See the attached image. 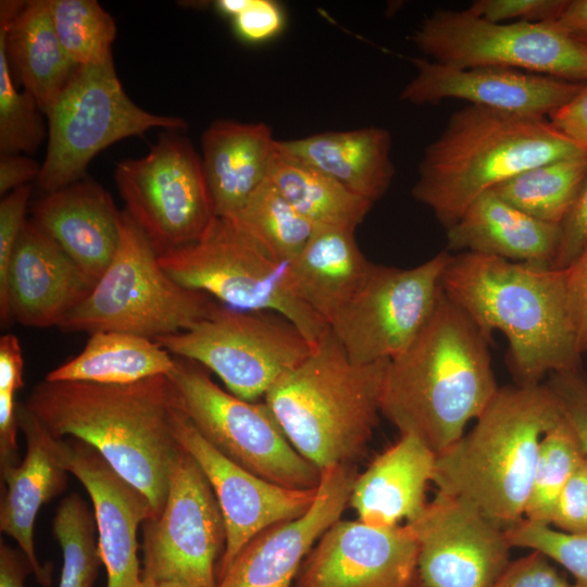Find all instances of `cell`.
<instances>
[{
    "instance_id": "cell-50",
    "label": "cell",
    "mask_w": 587,
    "mask_h": 587,
    "mask_svg": "<svg viewBox=\"0 0 587 587\" xmlns=\"http://www.w3.org/2000/svg\"><path fill=\"white\" fill-rule=\"evenodd\" d=\"M33 573L32 564L20 548L0 544V587H25V578Z\"/></svg>"
},
{
    "instance_id": "cell-38",
    "label": "cell",
    "mask_w": 587,
    "mask_h": 587,
    "mask_svg": "<svg viewBox=\"0 0 587 587\" xmlns=\"http://www.w3.org/2000/svg\"><path fill=\"white\" fill-rule=\"evenodd\" d=\"M34 97L13 82L4 43L0 40V155L34 153L46 137Z\"/></svg>"
},
{
    "instance_id": "cell-19",
    "label": "cell",
    "mask_w": 587,
    "mask_h": 587,
    "mask_svg": "<svg viewBox=\"0 0 587 587\" xmlns=\"http://www.w3.org/2000/svg\"><path fill=\"white\" fill-rule=\"evenodd\" d=\"M415 76L399 99L415 105L459 99L510 114L545 118L569 103L585 83L499 67L460 68L414 58Z\"/></svg>"
},
{
    "instance_id": "cell-18",
    "label": "cell",
    "mask_w": 587,
    "mask_h": 587,
    "mask_svg": "<svg viewBox=\"0 0 587 587\" xmlns=\"http://www.w3.org/2000/svg\"><path fill=\"white\" fill-rule=\"evenodd\" d=\"M292 587H423L417 540L408 524L339 519L308 553Z\"/></svg>"
},
{
    "instance_id": "cell-26",
    "label": "cell",
    "mask_w": 587,
    "mask_h": 587,
    "mask_svg": "<svg viewBox=\"0 0 587 587\" xmlns=\"http://www.w3.org/2000/svg\"><path fill=\"white\" fill-rule=\"evenodd\" d=\"M0 40L12 73L46 114L79 67L59 40L48 0H2Z\"/></svg>"
},
{
    "instance_id": "cell-54",
    "label": "cell",
    "mask_w": 587,
    "mask_h": 587,
    "mask_svg": "<svg viewBox=\"0 0 587 587\" xmlns=\"http://www.w3.org/2000/svg\"><path fill=\"white\" fill-rule=\"evenodd\" d=\"M138 587H157V583L151 577L142 574V578Z\"/></svg>"
},
{
    "instance_id": "cell-33",
    "label": "cell",
    "mask_w": 587,
    "mask_h": 587,
    "mask_svg": "<svg viewBox=\"0 0 587 587\" xmlns=\"http://www.w3.org/2000/svg\"><path fill=\"white\" fill-rule=\"evenodd\" d=\"M587 175V154L526 170L491 191L520 211L560 225Z\"/></svg>"
},
{
    "instance_id": "cell-29",
    "label": "cell",
    "mask_w": 587,
    "mask_h": 587,
    "mask_svg": "<svg viewBox=\"0 0 587 587\" xmlns=\"http://www.w3.org/2000/svg\"><path fill=\"white\" fill-rule=\"evenodd\" d=\"M276 145L373 203L385 195L395 175L391 135L380 126L317 133Z\"/></svg>"
},
{
    "instance_id": "cell-30",
    "label": "cell",
    "mask_w": 587,
    "mask_h": 587,
    "mask_svg": "<svg viewBox=\"0 0 587 587\" xmlns=\"http://www.w3.org/2000/svg\"><path fill=\"white\" fill-rule=\"evenodd\" d=\"M354 232L314 227L302 251L288 263L297 296L328 326L359 289L373 264L361 252Z\"/></svg>"
},
{
    "instance_id": "cell-25",
    "label": "cell",
    "mask_w": 587,
    "mask_h": 587,
    "mask_svg": "<svg viewBox=\"0 0 587 587\" xmlns=\"http://www.w3.org/2000/svg\"><path fill=\"white\" fill-rule=\"evenodd\" d=\"M436 454L417 437L400 438L357 476L349 504L358 520L374 527H391L416 520L427 505L426 490Z\"/></svg>"
},
{
    "instance_id": "cell-47",
    "label": "cell",
    "mask_w": 587,
    "mask_h": 587,
    "mask_svg": "<svg viewBox=\"0 0 587 587\" xmlns=\"http://www.w3.org/2000/svg\"><path fill=\"white\" fill-rule=\"evenodd\" d=\"M564 271L567 307L582 354L587 355V246Z\"/></svg>"
},
{
    "instance_id": "cell-12",
    "label": "cell",
    "mask_w": 587,
    "mask_h": 587,
    "mask_svg": "<svg viewBox=\"0 0 587 587\" xmlns=\"http://www.w3.org/2000/svg\"><path fill=\"white\" fill-rule=\"evenodd\" d=\"M410 39L433 61L449 66L520 70L587 83V45L555 22L497 23L469 9H439Z\"/></svg>"
},
{
    "instance_id": "cell-15",
    "label": "cell",
    "mask_w": 587,
    "mask_h": 587,
    "mask_svg": "<svg viewBox=\"0 0 587 587\" xmlns=\"http://www.w3.org/2000/svg\"><path fill=\"white\" fill-rule=\"evenodd\" d=\"M143 571L155 583L216 587L226 541L225 524L203 472L182 447L170 474L165 504L142 524Z\"/></svg>"
},
{
    "instance_id": "cell-9",
    "label": "cell",
    "mask_w": 587,
    "mask_h": 587,
    "mask_svg": "<svg viewBox=\"0 0 587 587\" xmlns=\"http://www.w3.org/2000/svg\"><path fill=\"white\" fill-rule=\"evenodd\" d=\"M48 145L37 185L45 193L82 178L90 161L112 143L151 128L185 130L177 116L150 113L125 92L112 57L77 68L46 113Z\"/></svg>"
},
{
    "instance_id": "cell-49",
    "label": "cell",
    "mask_w": 587,
    "mask_h": 587,
    "mask_svg": "<svg viewBox=\"0 0 587 587\" xmlns=\"http://www.w3.org/2000/svg\"><path fill=\"white\" fill-rule=\"evenodd\" d=\"M41 165L22 154L0 157V195L4 197L12 190L38 178Z\"/></svg>"
},
{
    "instance_id": "cell-40",
    "label": "cell",
    "mask_w": 587,
    "mask_h": 587,
    "mask_svg": "<svg viewBox=\"0 0 587 587\" xmlns=\"http://www.w3.org/2000/svg\"><path fill=\"white\" fill-rule=\"evenodd\" d=\"M567 0H476L470 11L497 23L555 22Z\"/></svg>"
},
{
    "instance_id": "cell-17",
    "label": "cell",
    "mask_w": 587,
    "mask_h": 587,
    "mask_svg": "<svg viewBox=\"0 0 587 587\" xmlns=\"http://www.w3.org/2000/svg\"><path fill=\"white\" fill-rule=\"evenodd\" d=\"M172 428L178 445L192 457L210 483L223 514L226 541L217 579L254 536L274 524L301 516L313 504L317 488H287L243 469L199 433L176 400Z\"/></svg>"
},
{
    "instance_id": "cell-6",
    "label": "cell",
    "mask_w": 587,
    "mask_h": 587,
    "mask_svg": "<svg viewBox=\"0 0 587 587\" xmlns=\"http://www.w3.org/2000/svg\"><path fill=\"white\" fill-rule=\"evenodd\" d=\"M389 361L357 364L330 328L264 396L294 448L320 471L352 464L377 425Z\"/></svg>"
},
{
    "instance_id": "cell-52",
    "label": "cell",
    "mask_w": 587,
    "mask_h": 587,
    "mask_svg": "<svg viewBox=\"0 0 587 587\" xmlns=\"http://www.w3.org/2000/svg\"><path fill=\"white\" fill-rule=\"evenodd\" d=\"M252 0H217L215 1V8L224 15L237 17L240 15L251 3Z\"/></svg>"
},
{
    "instance_id": "cell-16",
    "label": "cell",
    "mask_w": 587,
    "mask_h": 587,
    "mask_svg": "<svg viewBox=\"0 0 587 587\" xmlns=\"http://www.w3.org/2000/svg\"><path fill=\"white\" fill-rule=\"evenodd\" d=\"M408 525L423 587H492L511 562L505 530L462 498L437 491Z\"/></svg>"
},
{
    "instance_id": "cell-21",
    "label": "cell",
    "mask_w": 587,
    "mask_h": 587,
    "mask_svg": "<svg viewBox=\"0 0 587 587\" xmlns=\"http://www.w3.org/2000/svg\"><path fill=\"white\" fill-rule=\"evenodd\" d=\"M65 463L92 501L107 587H138L142 572L137 530L152 516L148 498L83 440L65 439Z\"/></svg>"
},
{
    "instance_id": "cell-23",
    "label": "cell",
    "mask_w": 587,
    "mask_h": 587,
    "mask_svg": "<svg viewBox=\"0 0 587 587\" xmlns=\"http://www.w3.org/2000/svg\"><path fill=\"white\" fill-rule=\"evenodd\" d=\"M18 428L26 452L18 465L1 466L0 530L12 537L28 558L38 584L50 587L52 565L41 564L35 552L34 525L40 508L62 494L70 472L65 463V439L54 437L27 409L17 403Z\"/></svg>"
},
{
    "instance_id": "cell-44",
    "label": "cell",
    "mask_w": 587,
    "mask_h": 587,
    "mask_svg": "<svg viewBox=\"0 0 587 587\" xmlns=\"http://www.w3.org/2000/svg\"><path fill=\"white\" fill-rule=\"evenodd\" d=\"M554 528L587 534V463L576 470L561 491L551 516Z\"/></svg>"
},
{
    "instance_id": "cell-43",
    "label": "cell",
    "mask_w": 587,
    "mask_h": 587,
    "mask_svg": "<svg viewBox=\"0 0 587 587\" xmlns=\"http://www.w3.org/2000/svg\"><path fill=\"white\" fill-rule=\"evenodd\" d=\"M492 587H572L567 578L537 551L511 561Z\"/></svg>"
},
{
    "instance_id": "cell-24",
    "label": "cell",
    "mask_w": 587,
    "mask_h": 587,
    "mask_svg": "<svg viewBox=\"0 0 587 587\" xmlns=\"http://www.w3.org/2000/svg\"><path fill=\"white\" fill-rule=\"evenodd\" d=\"M33 221L48 234L95 286L117 250L122 212L111 195L82 178L45 193L32 209Z\"/></svg>"
},
{
    "instance_id": "cell-34",
    "label": "cell",
    "mask_w": 587,
    "mask_h": 587,
    "mask_svg": "<svg viewBox=\"0 0 587 587\" xmlns=\"http://www.w3.org/2000/svg\"><path fill=\"white\" fill-rule=\"evenodd\" d=\"M277 262L288 264L309 241L314 226L266 178L233 218Z\"/></svg>"
},
{
    "instance_id": "cell-1",
    "label": "cell",
    "mask_w": 587,
    "mask_h": 587,
    "mask_svg": "<svg viewBox=\"0 0 587 587\" xmlns=\"http://www.w3.org/2000/svg\"><path fill=\"white\" fill-rule=\"evenodd\" d=\"M488 340L441 290L420 334L387 364L380 413L400 435L417 437L436 455L445 451L499 389Z\"/></svg>"
},
{
    "instance_id": "cell-5",
    "label": "cell",
    "mask_w": 587,
    "mask_h": 587,
    "mask_svg": "<svg viewBox=\"0 0 587 587\" xmlns=\"http://www.w3.org/2000/svg\"><path fill=\"white\" fill-rule=\"evenodd\" d=\"M562 417L547 383L499 387L470 432L436 455L433 483L508 530L524 520L541 438Z\"/></svg>"
},
{
    "instance_id": "cell-14",
    "label": "cell",
    "mask_w": 587,
    "mask_h": 587,
    "mask_svg": "<svg viewBox=\"0 0 587 587\" xmlns=\"http://www.w3.org/2000/svg\"><path fill=\"white\" fill-rule=\"evenodd\" d=\"M448 250L409 268L372 264L329 328L357 364L390 361L420 334L441 294Z\"/></svg>"
},
{
    "instance_id": "cell-31",
    "label": "cell",
    "mask_w": 587,
    "mask_h": 587,
    "mask_svg": "<svg viewBox=\"0 0 587 587\" xmlns=\"http://www.w3.org/2000/svg\"><path fill=\"white\" fill-rule=\"evenodd\" d=\"M173 367L174 355L155 340L105 330L90 334L82 352L49 372L45 379L125 385L166 376Z\"/></svg>"
},
{
    "instance_id": "cell-46",
    "label": "cell",
    "mask_w": 587,
    "mask_h": 587,
    "mask_svg": "<svg viewBox=\"0 0 587 587\" xmlns=\"http://www.w3.org/2000/svg\"><path fill=\"white\" fill-rule=\"evenodd\" d=\"M285 14L273 0H252L250 5L234 18L237 35L248 42L270 40L284 28Z\"/></svg>"
},
{
    "instance_id": "cell-8",
    "label": "cell",
    "mask_w": 587,
    "mask_h": 587,
    "mask_svg": "<svg viewBox=\"0 0 587 587\" xmlns=\"http://www.w3.org/2000/svg\"><path fill=\"white\" fill-rule=\"evenodd\" d=\"M158 260L176 283L223 305L284 316L312 346L329 330L297 296L288 264L273 259L228 218L216 216L198 240L162 253Z\"/></svg>"
},
{
    "instance_id": "cell-11",
    "label": "cell",
    "mask_w": 587,
    "mask_h": 587,
    "mask_svg": "<svg viewBox=\"0 0 587 587\" xmlns=\"http://www.w3.org/2000/svg\"><path fill=\"white\" fill-rule=\"evenodd\" d=\"M153 340L171 354L199 363L229 392L251 402L264 397L315 347L279 314L223 304L189 329Z\"/></svg>"
},
{
    "instance_id": "cell-28",
    "label": "cell",
    "mask_w": 587,
    "mask_h": 587,
    "mask_svg": "<svg viewBox=\"0 0 587 587\" xmlns=\"http://www.w3.org/2000/svg\"><path fill=\"white\" fill-rule=\"evenodd\" d=\"M560 225L539 221L491 190L479 196L447 228V250L475 252L511 262L552 267Z\"/></svg>"
},
{
    "instance_id": "cell-4",
    "label": "cell",
    "mask_w": 587,
    "mask_h": 587,
    "mask_svg": "<svg viewBox=\"0 0 587 587\" xmlns=\"http://www.w3.org/2000/svg\"><path fill=\"white\" fill-rule=\"evenodd\" d=\"M585 154L587 148L546 118L469 104L425 148L412 195L447 229L479 196L515 175Z\"/></svg>"
},
{
    "instance_id": "cell-3",
    "label": "cell",
    "mask_w": 587,
    "mask_h": 587,
    "mask_svg": "<svg viewBox=\"0 0 587 587\" xmlns=\"http://www.w3.org/2000/svg\"><path fill=\"white\" fill-rule=\"evenodd\" d=\"M441 287L488 338L507 337L515 384L580 370L563 270L465 251L451 257Z\"/></svg>"
},
{
    "instance_id": "cell-10",
    "label": "cell",
    "mask_w": 587,
    "mask_h": 587,
    "mask_svg": "<svg viewBox=\"0 0 587 587\" xmlns=\"http://www.w3.org/2000/svg\"><path fill=\"white\" fill-rule=\"evenodd\" d=\"M166 376L178 408L224 455L271 483L317 488L321 471L294 448L265 402L236 397L205 367L176 355Z\"/></svg>"
},
{
    "instance_id": "cell-7",
    "label": "cell",
    "mask_w": 587,
    "mask_h": 587,
    "mask_svg": "<svg viewBox=\"0 0 587 587\" xmlns=\"http://www.w3.org/2000/svg\"><path fill=\"white\" fill-rule=\"evenodd\" d=\"M220 304L182 286L161 267L147 236L122 211L110 265L89 295L59 324L64 332H123L155 339L189 329Z\"/></svg>"
},
{
    "instance_id": "cell-2",
    "label": "cell",
    "mask_w": 587,
    "mask_h": 587,
    "mask_svg": "<svg viewBox=\"0 0 587 587\" xmlns=\"http://www.w3.org/2000/svg\"><path fill=\"white\" fill-rule=\"evenodd\" d=\"M25 405L57 438L93 447L149 500L157 520L180 446L172 428L175 396L165 375L125 385L43 379Z\"/></svg>"
},
{
    "instance_id": "cell-51",
    "label": "cell",
    "mask_w": 587,
    "mask_h": 587,
    "mask_svg": "<svg viewBox=\"0 0 587 587\" xmlns=\"http://www.w3.org/2000/svg\"><path fill=\"white\" fill-rule=\"evenodd\" d=\"M555 23L573 38L587 41V0H567Z\"/></svg>"
},
{
    "instance_id": "cell-35",
    "label": "cell",
    "mask_w": 587,
    "mask_h": 587,
    "mask_svg": "<svg viewBox=\"0 0 587 587\" xmlns=\"http://www.w3.org/2000/svg\"><path fill=\"white\" fill-rule=\"evenodd\" d=\"M584 462L578 438L563 415L541 438L524 519L550 524L561 491Z\"/></svg>"
},
{
    "instance_id": "cell-53",
    "label": "cell",
    "mask_w": 587,
    "mask_h": 587,
    "mask_svg": "<svg viewBox=\"0 0 587 587\" xmlns=\"http://www.w3.org/2000/svg\"><path fill=\"white\" fill-rule=\"evenodd\" d=\"M157 587H192V586L187 585L182 582H176V580H163V582L157 583Z\"/></svg>"
},
{
    "instance_id": "cell-48",
    "label": "cell",
    "mask_w": 587,
    "mask_h": 587,
    "mask_svg": "<svg viewBox=\"0 0 587 587\" xmlns=\"http://www.w3.org/2000/svg\"><path fill=\"white\" fill-rule=\"evenodd\" d=\"M549 117L559 132L587 148V83L569 103Z\"/></svg>"
},
{
    "instance_id": "cell-41",
    "label": "cell",
    "mask_w": 587,
    "mask_h": 587,
    "mask_svg": "<svg viewBox=\"0 0 587 587\" xmlns=\"http://www.w3.org/2000/svg\"><path fill=\"white\" fill-rule=\"evenodd\" d=\"M547 385L557 396L564 417L575 432L587 463V378L580 370L553 373Z\"/></svg>"
},
{
    "instance_id": "cell-13",
    "label": "cell",
    "mask_w": 587,
    "mask_h": 587,
    "mask_svg": "<svg viewBox=\"0 0 587 587\" xmlns=\"http://www.w3.org/2000/svg\"><path fill=\"white\" fill-rule=\"evenodd\" d=\"M114 180L158 255L195 242L216 217L201 155L178 132L164 130L146 155L118 162Z\"/></svg>"
},
{
    "instance_id": "cell-36",
    "label": "cell",
    "mask_w": 587,
    "mask_h": 587,
    "mask_svg": "<svg viewBox=\"0 0 587 587\" xmlns=\"http://www.w3.org/2000/svg\"><path fill=\"white\" fill-rule=\"evenodd\" d=\"M52 529L63 557L58 587H93L102 564L97 525L93 512L78 494H71L60 502Z\"/></svg>"
},
{
    "instance_id": "cell-32",
    "label": "cell",
    "mask_w": 587,
    "mask_h": 587,
    "mask_svg": "<svg viewBox=\"0 0 587 587\" xmlns=\"http://www.w3.org/2000/svg\"><path fill=\"white\" fill-rule=\"evenodd\" d=\"M267 178L314 227L355 230L374 204L321 171L282 152L277 145Z\"/></svg>"
},
{
    "instance_id": "cell-55",
    "label": "cell",
    "mask_w": 587,
    "mask_h": 587,
    "mask_svg": "<svg viewBox=\"0 0 587 587\" xmlns=\"http://www.w3.org/2000/svg\"><path fill=\"white\" fill-rule=\"evenodd\" d=\"M584 43H586V45H587V41H584Z\"/></svg>"
},
{
    "instance_id": "cell-39",
    "label": "cell",
    "mask_w": 587,
    "mask_h": 587,
    "mask_svg": "<svg viewBox=\"0 0 587 587\" xmlns=\"http://www.w3.org/2000/svg\"><path fill=\"white\" fill-rule=\"evenodd\" d=\"M505 533L512 548L544 554L572 575V587H587V534L566 533L525 519Z\"/></svg>"
},
{
    "instance_id": "cell-37",
    "label": "cell",
    "mask_w": 587,
    "mask_h": 587,
    "mask_svg": "<svg viewBox=\"0 0 587 587\" xmlns=\"http://www.w3.org/2000/svg\"><path fill=\"white\" fill-rule=\"evenodd\" d=\"M53 27L68 57L79 66L112 57L113 17L95 0H48Z\"/></svg>"
},
{
    "instance_id": "cell-45",
    "label": "cell",
    "mask_w": 587,
    "mask_h": 587,
    "mask_svg": "<svg viewBox=\"0 0 587 587\" xmlns=\"http://www.w3.org/2000/svg\"><path fill=\"white\" fill-rule=\"evenodd\" d=\"M587 246V175L560 224V240L552 268L565 270Z\"/></svg>"
},
{
    "instance_id": "cell-20",
    "label": "cell",
    "mask_w": 587,
    "mask_h": 587,
    "mask_svg": "<svg viewBox=\"0 0 587 587\" xmlns=\"http://www.w3.org/2000/svg\"><path fill=\"white\" fill-rule=\"evenodd\" d=\"M357 476L352 464L321 470L311 508L249 540L220 576L216 587H292L308 553L349 504Z\"/></svg>"
},
{
    "instance_id": "cell-42",
    "label": "cell",
    "mask_w": 587,
    "mask_h": 587,
    "mask_svg": "<svg viewBox=\"0 0 587 587\" xmlns=\"http://www.w3.org/2000/svg\"><path fill=\"white\" fill-rule=\"evenodd\" d=\"M30 193L32 186L27 184L2 197L0 202V304L5 299L9 266L26 222L25 213Z\"/></svg>"
},
{
    "instance_id": "cell-22",
    "label": "cell",
    "mask_w": 587,
    "mask_h": 587,
    "mask_svg": "<svg viewBox=\"0 0 587 587\" xmlns=\"http://www.w3.org/2000/svg\"><path fill=\"white\" fill-rule=\"evenodd\" d=\"M77 265L33 220H26L11 258L1 324L59 326L91 291Z\"/></svg>"
},
{
    "instance_id": "cell-27",
    "label": "cell",
    "mask_w": 587,
    "mask_h": 587,
    "mask_svg": "<svg viewBox=\"0 0 587 587\" xmlns=\"http://www.w3.org/2000/svg\"><path fill=\"white\" fill-rule=\"evenodd\" d=\"M277 140L264 123L216 120L201 137L215 215L233 218L267 178Z\"/></svg>"
}]
</instances>
